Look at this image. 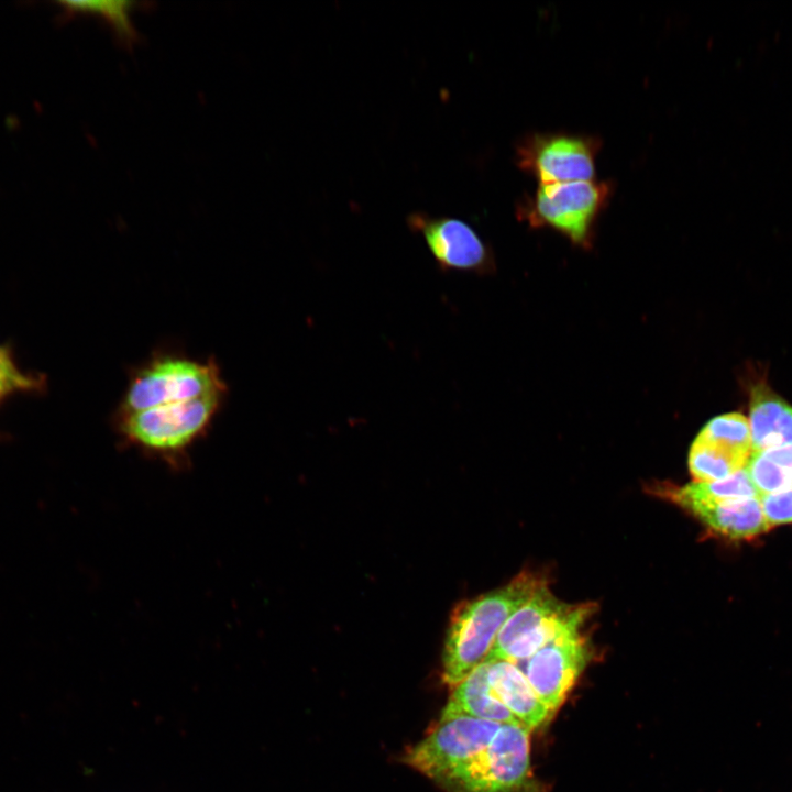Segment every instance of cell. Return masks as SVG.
<instances>
[{"mask_svg":"<svg viewBox=\"0 0 792 792\" xmlns=\"http://www.w3.org/2000/svg\"><path fill=\"white\" fill-rule=\"evenodd\" d=\"M65 4L72 11L101 14L112 25L123 45L132 46L135 43L138 35L130 20V12L134 3L127 1H68Z\"/></svg>","mask_w":792,"mask_h":792,"instance_id":"ac0fdd59","label":"cell"},{"mask_svg":"<svg viewBox=\"0 0 792 792\" xmlns=\"http://www.w3.org/2000/svg\"><path fill=\"white\" fill-rule=\"evenodd\" d=\"M35 385L33 378L18 370L8 351L0 348V398L14 391L32 388Z\"/></svg>","mask_w":792,"mask_h":792,"instance_id":"ffe728a7","label":"cell"},{"mask_svg":"<svg viewBox=\"0 0 792 792\" xmlns=\"http://www.w3.org/2000/svg\"><path fill=\"white\" fill-rule=\"evenodd\" d=\"M566 606L568 604L556 598L547 584H543L506 620L485 661L498 660L512 645L531 634Z\"/></svg>","mask_w":792,"mask_h":792,"instance_id":"5bb4252c","label":"cell"},{"mask_svg":"<svg viewBox=\"0 0 792 792\" xmlns=\"http://www.w3.org/2000/svg\"><path fill=\"white\" fill-rule=\"evenodd\" d=\"M228 394L218 363L176 352H158L134 369L114 415Z\"/></svg>","mask_w":792,"mask_h":792,"instance_id":"3957f363","label":"cell"},{"mask_svg":"<svg viewBox=\"0 0 792 792\" xmlns=\"http://www.w3.org/2000/svg\"><path fill=\"white\" fill-rule=\"evenodd\" d=\"M745 469L761 496L781 491L792 484V446L751 452Z\"/></svg>","mask_w":792,"mask_h":792,"instance_id":"e0dca14e","label":"cell"},{"mask_svg":"<svg viewBox=\"0 0 792 792\" xmlns=\"http://www.w3.org/2000/svg\"><path fill=\"white\" fill-rule=\"evenodd\" d=\"M406 222L411 231L422 237L442 272L485 275L495 271L491 246L464 220L419 211L411 212Z\"/></svg>","mask_w":792,"mask_h":792,"instance_id":"ba28073f","label":"cell"},{"mask_svg":"<svg viewBox=\"0 0 792 792\" xmlns=\"http://www.w3.org/2000/svg\"><path fill=\"white\" fill-rule=\"evenodd\" d=\"M664 493L674 503L683 501L724 502L761 497L745 468L721 481L693 482L682 487H668Z\"/></svg>","mask_w":792,"mask_h":792,"instance_id":"2e32d148","label":"cell"},{"mask_svg":"<svg viewBox=\"0 0 792 792\" xmlns=\"http://www.w3.org/2000/svg\"><path fill=\"white\" fill-rule=\"evenodd\" d=\"M528 732L501 725L483 751L439 784L449 792H521L530 778Z\"/></svg>","mask_w":792,"mask_h":792,"instance_id":"5b68a950","label":"cell"},{"mask_svg":"<svg viewBox=\"0 0 792 792\" xmlns=\"http://www.w3.org/2000/svg\"><path fill=\"white\" fill-rule=\"evenodd\" d=\"M614 193L609 180H580L540 185L517 204L520 221L531 228H549L573 244L588 248L598 217Z\"/></svg>","mask_w":792,"mask_h":792,"instance_id":"277c9868","label":"cell"},{"mask_svg":"<svg viewBox=\"0 0 792 792\" xmlns=\"http://www.w3.org/2000/svg\"><path fill=\"white\" fill-rule=\"evenodd\" d=\"M760 499L770 528L792 522V484Z\"/></svg>","mask_w":792,"mask_h":792,"instance_id":"d6986e66","label":"cell"},{"mask_svg":"<svg viewBox=\"0 0 792 792\" xmlns=\"http://www.w3.org/2000/svg\"><path fill=\"white\" fill-rule=\"evenodd\" d=\"M602 147L597 135L572 132H536L516 146L518 167L540 185L593 180Z\"/></svg>","mask_w":792,"mask_h":792,"instance_id":"8992f818","label":"cell"},{"mask_svg":"<svg viewBox=\"0 0 792 792\" xmlns=\"http://www.w3.org/2000/svg\"><path fill=\"white\" fill-rule=\"evenodd\" d=\"M486 662L494 695L520 725L530 730L543 724L551 713L539 700L522 670L505 660Z\"/></svg>","mask_w":792,"mask_h":792,"instance_id":"8fae6325","label":"cell"},{"mask_svg":"<svg viewBox=\"0 0 792 792\" xmlns=\"http://www.w3.org/2000/svg\"><path fill=\"white\" fill-rule=\"evenodd\" d=\"M760 498L724 502L683 501L676 504L694 515L707 528L724 537L748 539L770 529Z\"/></svg>","mask_w":792,"mask_h":792,"instance_id":"30bf717a","label":"cell"},{"mask_svg":"<svg viewBox=\"0 0 792 792\" xmlns=\"http://www.w3.org/2000/svg\"><path fill=\"white\" fill-rule=\"evenodd\" d=\"M543 584L536 574L521 572L503 587L453 608L442 654L448 685L455 686L485 661L506 620Z\"/></svg>","mask_w":792,"mask_h":792,"instance_id":"6da1fadb","label":"cell"},{"mask_svg":"<svg viewBox=\"0 0 792 792\" xmlns=\"http://www.w3.org/2000/svg\"><path fill=\"white\" fill-rule=\"evenodd\" d=\"M487 669L488 664L484 661L455 685L447 705L442 710L440 721L458 716H470L502 725L521 726L494 695L488 683Z\"/></svg>","mask_w":792,"mask_h":792,"instance_id":"4fadbf2b","label":"cell"},{"mask_svg":"<svg viewBox=\"0 0 792 792\" xmlns=\"http://www.w3.org/2000/svg\"><path fill=\"white\" fill-rule=\"evenodd\" d=\"M752 452L792 446V405L770 387H752L749 402Z\"/></svg>","mask_w":792,"mask_h":792,"instance_id":"7c38bea8","label":"cell"},{"mask_svg":"<svg viewBox=\"0 0 792 792\" xmlns=\"http://www.w3.org/2000/svg\"><path fill=\"white\" fill-rule=\"evenodd\" d=\"M502 724L470 716L440 721L405 755V762L437 783L463 767L493 740Z\"/></svg>","mask_w":792,"mask_h":792,"instance_id":"52a82bcc","label":"cell"},{"mask_svg":"<svg viewBox=\"0 0 792 792\" xmlns=\"http://www.w3.org/2000/svg\"><path fill=\"white\" fill-rule=\"evenodd\" d=\"M751 453L698 432L689 452V470L694 482L724 480L747 464Z\"/></svg>","mask_w":792,"mask_h":792,"instance_id":"9a60e30c","label":"cell"},{"mask_svg":"<svg viewBox=\"0 0 792 792\" xmlns=\"http://www.w3.org/2000/svg\"><path fill=\"white\" fill-rule=\"evenodd\" d=\"M588 660L580 634L558 639L532 654L522 671L542 704L554 712L564 701Z\"/></svg>","mask_w":792,"mask_h":792,"instance_id":"9c48e42d","label":"cell"},{"mask_svg":"<svg viewBox=\"0 0 792 792\" xmlns=\"http://www.w3.org/2000/svg\"><path fill=\"white\" fill-rule=\"evenodd\" d=\"M227 394H213L125 415H114V429L127 448L178 471L188 466L189 450L205 437Z\"/></svg>","mask_w":792,"mask_h":792,"instance_id":"7a4b0ae2","label":"cell"}]
</instances>
